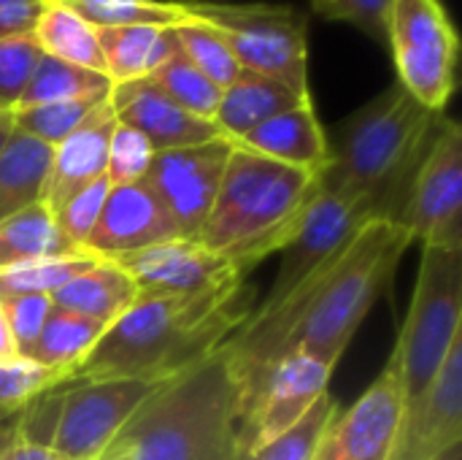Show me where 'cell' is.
Here are the masks:
<instances>
[{
	"label": "cell",
	"mask_w": 462,
	"mask_h": 460,
	"mask_svg": "<svg viewBox=\"0 0 462 460\" xmlns=\"http://www.w3.org/2000/svg\"><path fill=\"white\" fill-rule=\"evenodd\" d=\"M411 244L398 222L374 217L292 296L273 309H252L249 320L219 347L238 390L290 352H306L336 369Z\"/></svg>",
	"instance_id": "obj_1"
},
{
	"label": "cell",
	"mask_w": 462,
	"mask_h": 460,
	"mask_svg": "<svg viewBox=\"0 0 462 460\" xmlns=\"http://www.w3.org/2000/svg\"><path fill=\"white\" fill-rule=\"evenodd\" d=\"M241 282L198 296H138L81 361L73 382L138 377L162 382L214 355L252 314Z\"/></svg>",
	"instance_id": "obj_2"
},
{
	"label": "cell",
	"mask_w": 462,
	"mask_h": 460,
	"mask_svg": "<svg viewBox=\"0 0 462 460\" xmlns=\"http://www.w3.org/2000/svg\"><path fill=\"white\" fill-rule=\"evenodd\" d=\"M238 382L222 355L154 385L97 460H236Z\"/></svg>",
	"instance_id": "obj_3"
},
{
	"label": "cell",
	"mask_w": 462,
	"mask_h": 460,
	"mask_svg": "<svg viewBox=\"0 0 462 460\" xmlns=\"http://www.w3.org/2000/svg\"><path fill=\"white\" fill-rule=\"evenodd\" d=\"M439 117L395 81L338 127L317 174L319 187L365 201L376 217L393 220Z\"/></svg>",
	"instance_id": "obj_4"
},
{
	"label": "cell",
	"mask_w": 462,
	"mask_h": 460,
	"mask_svg": "<svg viewBox=\"0 0 462 460\" xmlns=\"http://www.w3.org/2000/svg\"><path fill=\"white\" fill-rule=\"evenodd\" d=\"M314 192V171L233 146L198 241L225 255L246 274L260 260L287 247Z\"/></svg>",
	"instance_id": "obj_5"
},
{
	"label": "cell",
	"mask_w": 462,
	"mask_h": 460,
	"mask_svg": "<svg viewBox=\"0 0 462 460\" xmlns=\"http://www.w3.org/2000/svg\"><path fill=\"white\" fill-rule=\"evenodd\" d=\"M457 339H462V249L422 247L411 306L390 355L406 412L436 382Z\"/></svg>",
	"instance_id": "obj_6"
},
{
	"label": "cell",
	"mask_w": 462,
	"mask_h": 460,
	"mask_svg": "<svg viewBox=\"0 0 462 460\" xmlns=\"http://www.w3.org/2000/svg\"><path fill=\"white\" fill-rule=\"evenodd\" d=\"M189 19L203 22L227 43L244 70L309 89V16L292 5L268 3H189Z\"/></svg>",
	"instance_id": "obj_7"
},
{
	"label": "cell",
	"mask_w": 462,
	"mask_h": 460,
	"mask_svg": "<svg viewBox=\"0 0 462 460\" xmlns=\"http://www.w3.org/2000/svg\"><path fill=\"white\" fill-rule=\"evenodd\" d=\"M384 41L398 84L428 111L444 114L457 87L460 35L441 0H390Z\"/></svg>",
	"instance_id": "obj_8"
},
{
	"label": "cell",
	"mask_w": 462,
	"mask_h": 460,
	"mask_svg": "<svg viewBox=\"0 0 462 460\" xmlns=\"http://www.w3.org/2000/svg\"><path fill=\"white\" fill-rule=\"evenodd\" d=\"M462 130L439 117L428 146L409 182L406 198L393 217L422 247L462 249Z\"/></svg>",
	"instance_id": "obj_9"
},
{
	"label": "cell",
	"mask_w": 462,
	"mask_h": 460,
	"mask_svg": "<svg viewBox=\"0 0 462 460\" xmlns=\"http://www.w3.org/2000/svg\"><path fill=\"white\" fill-rule=\"evenodd\" d=\"M333 369L306 352H290L241 390L236 458L252 455L298 426L328 393Z\"/></svg>",
	"instance_id": "obj_10"
},
{
	"label": "cell",
	"mask_w": 462,
	"mask_h": 460,
	"mask_svg": "<svg viewBox=\"0 0 462 460\" xmlns=\"http://www.w3.org/2000/svg\"><path fill=\"white\" fill-rule=\"evenodd\" d=\"M154 385V380L138 377L81 380L65 385V390H60V409L49 447L62 460H97Z\"/></svg>",
	"instance_id": "obj_11"
},
{
	"label": "cell",
	"mask_w": 462,
	"mask_h": 460,
	"mask_svg": "<svg viewBox=\"0 0 462 460\" xmlns=\"http://www.w3.org/2000/svg\"><path fill=\"white\" fill-rule=\"evenodd\" d=\"M374 217L376 214L365 201L328 192L317 182V192L306 203L295 233L282 249L276 279L257 309H273L287 296H292L303 282L333 263L355 239V233Z\"/></svg>",
	"instance_id": "obj_12"
},
{
	"label": "cell",
	"mask_w": 462,
	"mask_h": 460,
	"mask_svg": "<svg viewBox=\"0 0 462 460\" xmlns=\"http://www.w3.org/2000/svg\"><path fill=\"white\" fill-rule=\"evenodd\" d=\"M230 149V141L214 138L154 155L143 182L165 206L181 239L200 236L217 201Z\"/></svg>",
	"instance_id": "obj_13"
},
{
	"label": "cell",
	"mask_w": 462,
	"mask_h": 460,
	"mask_svg": "<svg viewBox=\"0 0 462 460\" xmlns=\"http://www.w3.org/2000/svg\"><path fill=\"white\" fill-rule=\"evenodd\" d=\"M403 415L398 369L387 361L379 380L346 412L333 415L311 460H390Z\"/></svg>",
	"instance_id": "obj_14"
},
{
	"label": "cell",
	"mask_w": 462,
	"mask_h": 460,
	"mask_svg": "<svg viewBox=\"0 0 462 460\" xmlns=\"http://www.w3.org/2000/svg\"><path fill=\"white\" fill-rule=\"evenodd\" d=\"M143 296H198L244 279V274L219 252L198 239H173L138 252L108 258Z\"/></svg>",
	"instance_id": "obj_15"
},
{
	"label": "cell",
	"mask_w": 462,
	"mask_h": 460,
	"mask_svg": "<svg viewBox=\"0 0 462 460\" xmlns=\"http://www.w3.org/2000/svg\"><path fill=\"white\" fill-rule=\"evenodd\" d=\"M455 445H462V339L422 401L403 415L390 460H436Z\"/></svg>",
	"instance_id": "obj_16"
},
{
	"label": "cell",
	"mask_w": 462,
	"mask_h": 460,
	"mask_svg": "<svg viewBox=\"0 0 462 460\" xmlns=\"http://www.w3.org/2000/svg\"><path fill=\"white\" fill-rule=\"evenodd\" d=\"M108 103L116 122L138 130L154 152L181 149L222 138L211 119H200L171 100L152 79L111 84Z\"/></svg>",
	"instance_id": "obj_17"
},
{
	"label": "cell",
	"mask_w": 462,
	"mask_h": 460,
	"mask_svg": "<svg viewBox=\"0 0 462 460\" xmlns=\"http://www.w3.org/2000/svg\"><path fill=\"white\" fill-rule=\"evenodd\" d=\"M173 239H181L176 222L146 182H135L111 187L103 214L87 241V252L108 260Z\"/></svg>",
	"instance_id": "obj_18"
},
{
	"label": "cell",
	"mask_w": 462,
	"mask_h": 460,
	"mask_svg": "<svg viewBox=\"0 0 462 460\" xmlns=\"http://www.w3.org/2000/svg\"><path fill=\"white\" fill-rule=\"evenodd\" d=\"M114 125V108L108 100H103L65 141L51 149V168L43 192V203L51 209V214L79 190L106 176L108 138Z\"/></svg>",
	"instance_id": "obj_19"
},
{
	"label": "cell",
	"mask_w": 462,
	"mask_h": 460,
	"mask_svg": "<svg viewBox=\"0 0 462 460\" xmlns=\"http://www.w3.org/2000/svg\"><path fill=\"white\" fill-rule=\"evenodd\" d=\"M233 146L249 149L254 155L271 157L276 163H287L295 168H306L319 174L328 163V136L317 119L314 103L306 100L290 111H282L271 117L268 122L257 125L238 141H230Z\"/></svg>",
	"instance_id": "obj_20"
},
{
	"label": "cell",
	"mask_w": 462,
	"mask_h": 460,
	"mask_svg": "<svg viewBox=\"0 0 462 460\" xmlns=\"http://www.w3.org/2000/svg\"><path fill=\"white\" fill-rule=\"evenodd\" d=\"M306 100H311V95H300L279 79L254 70H241L238 79L222 89V100L211 122L217 125L225 141H238L257 125Z\"/></svg>",
	"instance_id": "obj_21"
},
{
	"label": "cell",
	"mask_w": 462,
	"mask_h": 460,
	"mask_svg": "<svg viewBox=\"0 0 462 460\" xmlns=\"http://www.w3.org/2000/svg\"><path fill=\"white\" fill-rule=\"evenodd\" d=\"M106 76L111 84L149 79L160 65L179 54L173 27L130 24V27H100L97 30Z\"/></svg>",
	"instance_id": "obj_22"
},
{
	"label": "cell",
	"mask_w": 462,
	"mask_h": 460,
	"mask_svg": "<svg viewBox=\"0 0 462 460\" xmlns=\"http://www.w3.org/2000/svg\"><path fill=\"white\" fill-rule=\"evenodd\" d=\"M135 282L111 260L97 263L95 268L73 277L57 293H51L54 309L97 320L103 325L116 323L138 298Z\"/></svg>",
	"instance_id": "obj_23"
},
{
	"label": "cell",
	"mask_w": 462,
	"mask_h": 460,
	"mask_svg": "<svg viewBox=\"0 0 462 460\" xmlns=\"http://www.w3.org/2000/svg\"><path fill=\"white\" fill-rule=\"evenodd\" d=\"M51 146L16 130L0 152V220L43 201Z\"/></svg>",
	"instance_id": "obj_24"
},
{
	"label": "cell",
	"mask_w": 462,
	"mask_h": 460,
	"mask_svg": "<svg viewBox=\"0 0 462 460\" xmlns=\"http://www.w3.org/2000/svg\"><path fill=\"white\" fill-rule=\"evenodd\" d=\"M76 249L60 230L51 209L41 201L0 220V271L43 258L73 255Z\"/></svg>",
	"instance_id": "obj_25"
},
{
	"label": "cell",
	"mask_w": 462,
	"mask_h": 460,
	"mask_svg": "<svg viewBox=\"0 0 462 460\" xmlns=\"http://www.w3.org/2000/svg\"><path fill=\"white\" fill-rule=\"evenodd\" d=\"M32 38H35L38 49L49 57H57L62 62H70V65H79L87 70L106 73L97 27H92L76 11H70L68 5H62L57 0H46L41 16L35 22Z\"/></svg>",
	"instance_id": "obj_26"
},
{
	"label": "cell",
	"mask_w": 462,
	"mask_h": 460,
	"mask_svg": "<svg viewBox=\"0 0 462 460\" xmlns=\"http://www.w3.org/2000/svg\"><path fill=\"white\" fill-rule=\"evenodd\" d=\"M106 331H108V325H103L97 320L54 309L32 347L30 361L49 366V369L76 374L81 361L92 352V347L100 342V336Z\"/></svg>",
	"instance_id": "obj_27"
},
{
	"label": "cell",
	"mask_w": 462,
	"mask_h": 460,
	"mask_svg": "<svg viewBox=\"0 0 462 460\" xmlns=\"http://www.w3.org/2000/svg\"><path fill=\"white\" fill-rule=\"evenodd\" d=\"M111 79L97 70H87L57 57L41 54L30 84L16 108L38 106V103H57V100H81V98H108Z\"/></svg>",
	"instance_id": "obj_28"
},
{
	"label": "cell",
	"mask_w": 462,
	"mask_h": 460,
	"mask_svg": "<svg viewBox=\"0 0 462 460\" xmlns=\"http://www.w3.org/2000/svg\"><path fill=\"white\" fill-rule=\"evenodd\" d=\"M76 11L92 27H130L157 24L176 27L189 22V3L181 0H57Z\"/></svg>",
	"instance_id": "obj_29"
},
{
	"label": "cell",
	"mask_w": 462,
	"mask_h": 460,
	"mask_svg": "<svg viewBox=\"0 0 462 460\" xmlns=\"http://www.w3.org/2000/svg\"><path fill=\"white\" fill-rule=\"evenodd\" d=\"M73 382L70 371L49 369L27 358L0 363V426L19 418L41 396Z\"/></svg>",
	"instance_id": "obj_30"
},
{
	"label": "cell",
	"mask_w": 462,
	"mask_h": 460,
	"mask_svg": "<svg viewBox=\"0 0 462 460\" xmlns=\"http://www.w3.org/2000/svg\"><path fill=\"white\" fill-rule=\"evenodd\" d=\"M103 260L106 258L92 255V252H73V255H57V258H43V260L3 268L0 296H30V293L51 296L62 285H68L73 277L95 268Z\"/></svg>",
	"instance_id": "obj_31"
},
{
	"label": "cell",
	"mask_w": 462,
	"mask_h": 460,
	"mask_svg": "<svg viewBox=\"0 0 462 460\" xmlns=\"http://www.w3.org/2000/svg\"><path fill=\"white\" fill-rule=\"evenodd\" d=\"M173 38L179 43V52L219 89L230 87L238 79V73L244 70L238 65V60L233 57V52L227 49V43L217 35V30H211L203 22L189 19V22L176 24Z\"/></svg>",
	"instance_id": "obj_32"
},
{
	"label": "cell",
	"mask_w": 462,
	"mask_h": 460,
	"mask_svg": "<svg viewBox=\"0 0 462 460\" xmlns=\"http://www.w3.org/2000/svg\"><path fill=\"white\" fill-rule=\"evenodd\" d=\"M149 79L184 111L200 119H214L217 106L222 100V89L214 81H208L181 52L171 57L165 65H160Z\"/></svg>",
	"instance_id": "obj_33"
},
{
	"label": "cell",
	"mask_w": 462,
	"mask_h": 460,
	"mask_svg": "<svg viewBox=\"0 0 462 460\" xmlns=\"http://www.w3.org/2000/svg\"><path fill=\"white\" fill-rule=\"evenodd\" d=\"M103 100L108 98H81V100H57V103H38L14 111V127L49 144L51 149L65 141Z\"/></svg>",
	"instance_id": "obj_34"
},
{
	"label": "cell",
	"mask_w": 462,
	"mask_h": 460,
	"mask_svg": "<svg viewBox=\"0 0 462 460\" xmlns=\"http://www.w3.org/2000/svg\"><path fill=\"white\" fill-rule=\"evenodd\" d=\"M336 412H338V407H336L333 396L325 393L306 412V418L298 426H292L287 434H282L279 439L268 442L257 453L236 460H311L317 445H319V437L325 434V428H328V423L333 420Z\"/></svg>",
	"instance_id": "obj_35"
},
{
	"label": "cell",
	"mask_w": 462,
	"mask_h": 460,
	"mask_svg": "<svg viewBox=\"0 0 462 460\" xmlns=\"http://www.w3.org/2000/svg\"><path fill=\"white\" fill-rule=\"evenodd\" d=\"M154 146L133 127L116 122L108 138V163H106V179L111 187L135 184L143 182L149 174V165L154 160Z\"/></svg>",
	"instance_id": "obj_36"
},
{
	"label": "cell",
	"mask_w": 462,
	"mask_h": 460,
	"mask_svg": "<svg viewBox=\"0 0 462 460\" xmlns=\"http://www.w3.org/2000/svg\"><path fill=\"white\" fill-rule=\"evenodd\" d=\"M111 192V182L103 176L92 184H87L84 190H79L73 198H68L57 211H54V220L62 230V236L76 247V249H84L87 252V241L103 214V206H106V198Z\"/></svg>",
	"instance_id": "obj_37"
},
{
	"label": "cell",
	"mask_w": 462,
	"mask_h": 460,
	"mask_svg": "<svg viewBox=\"0 0 462 460\" xmlns=\"http://www.w3.org/2000/svg\"><path fill=\"white\" fill-rule=\"evenodd\" d=\"M41 54L32 35L0 41V111H16Z\"/></svg>",
	"instance_id": "obj_38"
},
{
	"label": "cell",
	"mask_w": 462,
	"mask_h": 460,
	"mask_svg": "<svg viewBox=\"0 0 462 460\" xmlns=\"http://www.w3.org/2000/svg\"><path fill=\"white\" fill-rule=\"evenodd\" d=\"M0 309H3V317H5V323L11 328V336H14V344H16L19 358H27L30 361L32 347H35V342H38L46 320L54 312L51 296H43V293L0 296Z\"/></svg>",
	"instance_id": "obj_39"
},
{
	"label": "cell",
	"mask_w": 462,
	"mask_h": 460,
	"mask_svg": "<svg viewBox=\"0 0 462 460\" xmlns=\"http://www.w3.org/2000/svg\"><path fill=\"white\" fill-rule=\"evenodd\" d=\"M311 5L325 19L357 24L368 35L384 41V19L390 0H311Z\"/></svg>",
	"instance_id": "obj_40"
},
{
	"label": "cell",
	"mask_w": 462,
	"mask_h": 460,
	"mask_svg": "<svg viewBox=\"0 0 462 460\" xmlns=\"http://www.w3.org/2000/svg\"><path fill=\"white\" fill-rule=\"evenodd\" d=\"M46 0H0V41L32 35Z\"/></svg>",
	"instance_id": "obj_41"
},
{
	"label": "cell",
	"mask_w": 462,
	"mask_h": 460,
	"mask_svg": "<svg viewBox=\"0 0 462 460\" xmlns=\"http://www.w3.org/2000/svg\"><path fill=\"white\" fill-rule=\"evenodd\" d=\"M0 460H62L51 447L30 442L19 423L11 420L0 426Z\"/></svg>",
	"instance_id": "obj_42"
},
{
	"label": "cell",
	"mask_w": 462,
	"mask_h": 460,
	"mask_svg": "<svg viewBox=\"0 0 462 460\" xmlns=\"http://www.w3.org/2000/svg\"><path fill=\"white\" fill-rule=\"evenodd\" d=\"M14 358H19V352H16L11 328H8V323H5V317H3V309H0V363H3V361H14Z\"/></svg>",
	"instance_id": "obj_43"
},
{
	"label": "cell",
	"mask_w": 462,
	"mask_h": 460,
	"mask_svg": "<svg viewBox=\"0 0 462 460\" xmlns=\"http://www.w3.org/2000/svg\"><path fill=\"white\" fill-rule=\"evenodd\" d=\"M11 133H14V114L11 111H0V152L8 144Z\"/></svg>",
	"instance_id": "obj_44"
},
{
	"label": "cell",
	"mask_w": 462,
	"mask_h": 460,
	"mask_svg": "<svg viewBox=\"0 0 462 460\" xmlns=\"http://www.w3.org/2000/svg\"><path fill=\"white\" fill-rule=\"evenodd\" d=\"M436 460H462V445H455V447H449L444 455H439Z\"/></svg>",
	"instance_id": "obj_45"
}]
</instances>
